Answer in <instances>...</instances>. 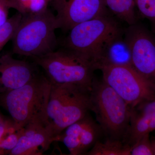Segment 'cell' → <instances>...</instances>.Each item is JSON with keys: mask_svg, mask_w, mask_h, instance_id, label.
I'll return each mask as SVG.
<instances>
[{"mask_svg": "<svg viewBox=\"0 0 155 155\" xmlns=\"http://www.w3.org/2000/svg\"><path fill=\"white\" fill-rule=\"evenodd\" d=\"M107 8L129 25L136 23L134 0H104Z\"/></svg>", "mask_w": 155, "mask_h": 155, "instance_id": "9a60e30c", "label": "cell"}, {"mask_svg": "<svg viewBox=\"0 0 155 155\" xmlns=\"http://www.w3.org/2000/svg\"><path fill=\"white\" fill-rule=\"evenodd\" d=\"M22 18V15L17 12L0 27V52L6 44L13 38Z\"/></svg>", "mask_w": 155, "mask_h": 155, "instance_id": "d6986e66", "label": "cell"}, {"mask_svg": "<svg viewBox=\"0 0 155 155\" xmlns=\"http://www.w3.org/2000/svg\"><path fill=\"white\" fill-rule=\"evenodd\" d=\"M9 9L8 0H0V27L8 19Z\"/></svg>", "mask_w": 155, "mask_h": 155, "instance_id": "cb8c5ba5", "label": "cell"}, {"mask_svg": "<svg viewBox=\"0 0 155 155\" xmlns=\"http://www.w3.org/2000/svg\"><path fill=\"white\" fill-rule=\"evenodd\" d=\"M23 127L11 132L0 143V155H9V153L17 145Z\"/></svg>", "mask_w": 155, "mask_h": 155, "instance_id": "7402d4cb", "label": "cell"}, {"mask_svg": "<svg viewBox=\"0 0 155 155\" xmlns=\"http://www.w3.org/2000/svg\"><path fill=\"white\" fill-rule=\"evenodd\" d=\"M150 140L153 153V155H155V137H153Z\"/></svg>", "mask_w": 155, "mask_h": 155, "instance_id": "d4e9b609", "label": "cell"}, {"mask_svg": "<svg viewBox=\"0 0 155 155\" xmlns=\"http://www.w3.org/2000/svg\"><path fill=\"white\" fill-rule=\"evenodd\" d=\"M130 151L131 147L122 140L107 138L104 142L98 140L86 155H131Z\"/></svg>", "mask_w": 155, "mask_h": 155, "instance_id": "e0dca14e", "label": "cell"}, {"mask_svg": "<svg viewBox=\"0 0 155 155\" xmlns=\"http://www.w3.org/2000/svg\"><path fill=\"white\" fill-rule=\"evenodd\" d=\"M100 70L103 80L130 108L155 98V87L130 65H108Z\"/></svg>", "mask_w": 155, "mask_h": 155, "instance_id": "52a82bcc", "label": "cell"}, {"mask_svg": "<svg viewBox=\"0 0 155 155\" xmlns=\"http://www.w3.org/2000/svg\"><path fill=\"white\" fill-rule=\"evenodd\" d=\"M90 111L107 138L123 141L130 123V107L102 80H94L90 94Z\"/></svg>", "mask_w": 155, "mask_h": 155, "instance_id": "277c9868", "label": "cell"}, {"mask_svg": "<svg viewBox=\"0 0 155 155\" xmlns=\"http://www.w3.org/2000/svg\"><path fill=\"white\" fill-rule=\"evenodd\" d=\"M15 124L14 120L6 118L0 124V143L7 135L11 132L20 129Z\"/></svg>", "mask_w": 155, "mask_h": 155, "instance_id": "603a6c76", "label": "cell"}, {"mask_svg": "<svg viewBox=\"0 0 155 155\" xmlns=\"http://www.w3.org/2000/svg\"><path fill=\"white\" fill-rule=\"evenodd\" d=\"M140 15L150 22L155 31V0H134Z\"/></svg>", "mask_w": 155, "mask_h": 155, "instance_id": "ffe728a7", "label": "cell"}, {"mask_svg": "<svg viewBox=\"0 0 155 155\" xmlns=\"http://www.w3.org/2000/svg\"><path fill=\"white\" fill-rule=\"evenodd\" d=\"M102 133H103V130L99 124L87 113L86 122L81 134L80 155H86L95 143L99 140V138Z\"/></svg>", "mask_w": 155, "mask_h": 155, "instance_id": "2e32d148", "label": "cell"}, {"mask_svg": "<svg viewBox=\"0 0 155 155\" xmlns=\"http://www.w3.org/2000/svg\"><path fill=\"white\" fill-rule=\"evenodd\" d=\"M91 90L75 84H51L47 107L49 124L55 136L90 111Z\"/></svg>", "mask_w": 155, "mask_h": 155, "instance_id": "8992f818", "label": "cell"}, {"mask_svg": "<svg viewBox=\"0 0 155 155\" xmlns=\"http://www.w3.org/2000/svg\"><path fill=\"white\" fill-rule=\"evenodd\" d=\"M59 28L68 31L75 25L109 14L104 0H51Z\"/></svg>", "mask_w": 155, "mask_h": 155, "instance_id": "9c48e42d", "label": "cell"}, {"mask_svg": "<svg viewBox=\"0 0 155 155\" xmlns=\"http://www.w3.org/2000/svg\"><path fill=\"white\" fill-rule=\"evenodd\" d=\"M6 117L5 116H3L2 114L0 112V124L2 123L4 121V120L5 119Z\"/></svg>", "mask_w": 155, "mask_h": 155, "instance_id": "484cf974", "label": "cell"}, {"mask_svg": "<svg viewBox=\"0 0 155 155\" xmlns=\"http://www.w3.org/2000/svg\"><path fill=\"white\" fill-rule=\"evenodd\" d=\"M131 66L155 87V36L136 23L124 30Z\"/></svg>", "mask_w": 155, "mask_h": 155, "instance_id": "ba28073f", "label": "cell"}, {"mask_svg": "<svg viewBox=\"0 0 155 155\" xmlns=\"http://www.w3.org/2000/svg\"><path fill=\"white\" fill-rule=\"evenodd\" d=\"M121 25L109 14L79 23L64 39L63 47L73 51L99 69L107 49L124 35Z\"/></svg>", "mask_w": 155, "mask_h": 155, "instance_id": "6da1fadb", "label": "cell"}, {"mask_svg": "<svg viewBox=\"0 0 155 155\" xmlns=\"http://www.w3.org/2000/svg\"><path fill=\"white\" fill-rule=\"evenodd\" d=\"M50 2L51 0H8V5L22 16H28L47 10Z\"/></svg>", "mask_w": 155, "mask_h": 155, "instance_id": "ac0fdd59", "label": "cell"}, {"mask_svg": "<svg viewBox=\"0 0 155 155\" xmlns=\"http://www.w3.org/2000/svg\"><path fill=\"white\" fill-rule=\"evenodd\" d=\"M55 136L49 124L30 122L23 127L17 145L10 155H40L49 149Z\"/></svg>", "mask_w": 155, "mask_h": 155, "instance_id": "8fae6325", "label": "cell"}, {"mask_svg": "<svg viewBox=\"0 0 155 155\" xmlns=\"http://www.w3.org/2000/svg\"><path fill=\"white\" fill-rule=\"evenodd\" d=\"M131 155H153L150 133L143 136L131 147Z\"/></svg>", "mask_w": 155, "mask_h": 155, "instance_id": "44dd1931", "label": "cell"}, {"mask_svg": "<svg viewBox=\"0 0 155 155\" xmlns=\"http://www.w3.org/2000/svg\"><path fill=\"white\" fill-rule=\"evenodd\" d=\"M123 35L116 39L108 47L99 68V70L103 66L108 65L131 66L130 51Z\"/></svg>", "mask_w": 155, "mask_h": 155, "instance_id": "4fadbf2b", "label": "cell"}, {"mask_svg": "<svg viewBox=\"0 0 155 155\" xmlns=\"http://www.w3.org/2000/svg\"><path fill=\"white\" fill-rule=\"evenodd\" d=\"M155 114V98L140 103L130 109V123L123 142L130 147L143 136L150 133Z\"/></svg>", "mask_w": 155, "mask_h": 155, "instance_id": "7c38bea8", "label": "cell"}, {"mask_svg": "<svg viewBox=\"0 0 155 155\" xmlns=\"http://www.w3.org/2000/svg\"><path fill=\"white\" fill-rule=\"evenodd\" d=\"M86 115L66 127L55 139V141H61L64 143L70 155H80L81 134L86 122Z\"/></svg>", "mask_w": 155, "mask_h": 155, "instance_id": "5bb4252c", "label": "cell"}, {"mask_svg": "<svg viewBox=\"0 0 155 155\" xmlns=\"http://www.w3.org/2000/svg\"><path fill=\"white\" fill-rule=\"evenodd\" d=\"M58 28L56 15L48 8L22 16L12 39L13 54L32 58L53 51L58 44L55 31Z\"/></svg>", "mask_w": 155, "mask_h": 155, "instance_id": "3957f363", "label": "cell"}, {"mask_svg": "<svg viewBox=\"0 0 155 155\" xmlns=\"http://www.w3.org/2000/svg\"><path fill=\"white\" fill-rule=\"evenodd\" d=\"M51 89L47 78L39 73L25 85L0 96V106L8 111L20 128L33 122L49 124L47 107Z\"/></svg>", "mask_w": 155, "mask_h": 155, "instance_id": "7a4b0ae2", "label": "cell"}, {"mask_svg": "<svg viewBox=\"0 0 155 155\" xmlns=\"http://www.w3.org/2000/svg\"><path fill=\"white\" fill-rule=\"evenodd\" d=\"M35 63L15 59L11 54L0 57V96L19 88L40 73Z\"/></svg>", "mask_w": 155, "mask_h": 155, "instance_id": "30bf717a", "label": "cell"}, {"mask_svg": "<svg viewBox=\"0 0 155 155\" xmlns=\"http://www.w3.org/2000/svg\"><path fill=\"white\" fill-rule=\"evenodd\" d=\"M31 59L43 69L51 84H75L91 90L96 69L88 60L73 51L62 47Z\"/></svg>", "mask_w": 155, "mask_h": 155, "instance_id": "5b68a950", "label": "cell"}]
</instances>
